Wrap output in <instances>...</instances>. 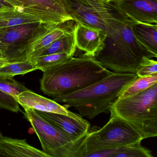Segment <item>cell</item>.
Segmentation results:
<instances>
[{"mask_svg": "<svg viewBox=\"0 0 157 157\" xmlns=\"http://www.w3.org/2000/svg\"><path fill=\"white\" fill-rule=\"evenodd\" d=\"M24 109L43 151L49 157H82L83 145L89 132L81 137H74L46 120L35 110Z\"/></svg>", "mask_w": 157, "mask_h": 157, "instance_id": "obj_5", "label": "cell"}, {"mask_svg": "<svg viewBox=\"0 0 157 157\" xmlns=\"http://www.w3.org/2000/svg\"><path fill=\"white\" fill-rule=\"evenodd\" d=\"M21 10L38 18L42 24L57 25L73 21L65 0H22Z\"/></svg>", "mask_w": 157, "mask_h": 157, "instance_id": "obj_8", "label": "cell"}, {"mask_svg": "<svg viewBox=\"0 0 157 157\" xmlns=\"http://www.w3.org/2000/svg\"><path fill=\"white\" fill-rule=\"evenodd\" d=\"M133 25V22L127 19L117 31L106 36L93 58L114 72L136 74L147 59L157 58V55L137 39Z\"/></svg>", "mask_w": 157, "mask_h": 157, "instance_id": "obj_2", "label": "cell"}, {"mask_svg": "<svg viewBox=\"0 0 157 157\" xmlns=\"http://www.w3.org/2000/svg\"><path fill=\"white\" fill-rule=\"evenodd\" d=\"M14 8H15L14 7L8 5L0 0V11L10 10H13Z\"/></svg>", "mask_w": 157, "mask_h": 157, "instance_id": "obj_25", "label": "cell"}, {"mask_svg": "<svg viewBox=\"0 0 157 157\" xmlns=\"http://www.w3.org/2000/svg\"><path fill=\"white\" fill-rule=\"evenodd\" d=\"M10 63V62L8 61L6 59H4L0 58V67H2L8 63Z\"/></svg>", "mask_w": 157, "mask_h": 157, "instance_id": "obj_26", "label": "cell"}, {"mask_svg": "<svg viewBox=\"0 0 157 157\" xmlns=\"http://www.w3.org/2000/svg\"><path fill=\"white\" fill-rule=\"evenodd\" d=\"M69 14L75 22L101 31L108 35L127 20L112 2L101 0H65Z\"/></svg>", "mask_w": 157, "mask_h": 157, "instance_id": "obj_6", "label": "cell"}, {"mask_svg": "<svg viewBox=\"0 0 157 157\" xmlns=\"http://www.w3.org/2000/svg\"><path fill=\"white\" fill-rule=\"evenodd\" d=\"M36 70L34 64L29 60L10 62L0 67V75L13 77L17 75H25Z\"/></svg>", "mask_w": 157, "mask_h": 157, "instance_id": "obj_21", "label": "cell"}, {"mask_svg": "<svg viewBox=\"0 0 157 157\" xmlns=\"http://www.w3.org/2000/svg\"><path fill=\"white\" fill-rule=\"evenodd\" d=\"M111 117L125 120L143 139L157 136V83L132 96L118 98L111 106Z\"/></svg>", "mask_w": 157, "mask_h": 157, "instance_id": "obj_4", "label": "cell"}, {"mask_svg": "<svg viewBox=\"0 0 157 157\" xmlns=\"http://www.w3.org/2000/svg\"><path fill=\"white\" fill-rule=\"evenodd\" d=\"M139 132L125 120L111 117L102 128L89 132L83 147L82 157L113 148L141 142Z\"/></svg>", "mask_w": 157, "mask_h": 157, "instance_id": "obj_7", "label": "cell"}, {"mask_svg": "<svg viewBox=\"0 0 157 157\" xmlns=\"http://www.w3.org/2000/svg\"><path fill=\"white\" fill-rule=\"evenodd\" d=\"M28 90L13 77L0 75V107L14 113L22 112L16 96Z\"/></svg>", "mask_w": 157, "mask_h": 157, "instance_id": "obj_14", "label": "cell"}, {"mask_svg": "<svg viewBox=\"0 0 157 157\" xmlns=\"http://www.w3.org/2000/svg\"><path fill=\"white\" fill-rule=\"evenodd\" d=\"M157 73V62L149 59L144 62L136 72L138 77H147Z\"/></svg>", "mask_w": 157, "mask_h": 157, "instance_id": "obj_23", "label": "cell"}, {"mask_svg": "<svg viewBox=\"0 0 157 157\" xmlns=\"http://www.w3.org/2000/svg\"><path fill=\"white\" fill-rule=\"evenodd\" d=\"M42 117L71 136L81 137L88 134L90 123L81 115L73 113L70 115L36 111Z\"/></svg>", "mask_w": 157, "mask_h": 157, "instance_id": "obj_11", "label": "cell"}, {"mask_svg": "<svg viewBox=\"0 0 157 157\" xmlns=\"http://www.w3.org/2000/svg\"><path fill=\"white\" fill-rule=\"evenodd\" d=\"M133 31L137 39L157 55V25L133 22Z\"/></svg>", "mask_w": 157, "mask_h": 157, "instance_id": "obj_17", "label": "cell"}, {"mask_svg": "<svg viewBox=\"0 0 157 157\" xmlns=\"http://www.w3.org/2000/svg\"><path fill=\"white\" fill-rule=\"evenodd\" d=\"M42 23L36 16L15 8L10 10L0 11V29L27 24Z\"/></svg>", "mask_w": 157, "mask_h": 157, "instance_id": "obj_18", "label": "cell"}, {"mask_svg": "<svg viewBox=\"0 0 157 157\" xmlns=\"http://www.w3.org/2000/svg\"><path fill=\"white\" fill-rule=\"evenodd\" d=\"M137 78L135 73L113 72L84 89L52 98L56 101L74 107L82 116L92 119L102 113H109L122 91Z\"/></svg>", "mask_w": 157, "mask_h": 157, "instance_id": "obj_3", "label": "cell"}, {"mask_svg": "<svg viewBox=\"0 0 157 157\" xmlns=\"http://www.w3.org/2000/svg\"><path fill=\"white\" fill-rule=\"evenodd\" d=\"M112 3L132 21L157 24V0H113Z\"/></svg>", "mask_w": 157, "mask_h": 157, "instance_id": "obj_10", "label": "cell"}, {"mask_svg": "<svg viewBox=\"0 0 157 157\" xmlns=\"http://www.w3.org/2000/svg\"><path fill=\"white\" fill-rule=\"evenodd\" d=\"M8 5L12 6L14 8L21 9V5L16 0H1Z\"/></svg>", "mask_w": 157, "mask_h": 157, "instance_id": "obj_24", "label": "cell"}, {"mask_svg": "<svg viewBox=\"0 0 157 157\" xmlns=\"http://www.w3.org/2000/svg\"><path fill=\"white\" fill-rule=\"evenodd\" d=\"M101 1L105 2H112L113 1V0H101Z\"/></svg>", "mask_w": 157, "mask_h": 157, "instance_id": "obj_27", "label": "cell"}, {"mask_svg": "<svg viewBox=\"0 0 157 157\" xmlns=\"http://www.w3.org/2000/svg\"><path fill=\"white\" fill-rule=\"evenodd\" d=\"M71 57H72L65 53L51 54L36 58L33 63L36 69L44 72L56 65L65 62Z\"/></svg>", "mask_w": 157, "mask_h": 157, "instance_id": "obj_22", "label": "cell"}, {"mask_svg": "<svg viewBox=\"0 0 157 157\" xmlns=\"http://www.w3.org/2000/svg\"><path fill=\"white\" fill-rule=\"evenodd\" d=\"M49 157L43 151L29 145L26 139L0 135V157Z\"/></svg>", "mask_w": 157, "mask_h": 157, "instance_id": "obj_15", "label": "cell"}, {"mask_svg": "<svg viewBox=\"0 0 157 157\" xmlns=\"http://www.w3.org/2000/svg\"><path fill=\"white\" fill-rule=\"evenodd\" d=\"M157 83V73L147 77H138L124 88L118 98H125L138 93Z\"/></svg>", "mask_w": 157, "mask_h": 157, "instance_id": "obj_20", "label": "cell"}, {"mask_svg": "<svg viewBox=\"0 0 157 157\" xmlns=\"http://www.w3.org/2000/svg\"><path fill=\"white\" fill-rule=\"evenodd\" d=\"M16 100L24 109L66 115H70L73 113L56 101L41 96L29 90L18 94L16 96Z\"/></svg>", "mask_w": 157, "mask_h": 157, "instance_id": "obj_13", "label": "cell"}, {"mask_svg": "<svg viewBox=\"0 0 157 157\" xmlns=\"http://www.w3.org/2000/svg\"><path fill=\"white\" fill-rule=\"evenodd\" d=\"M43 72L40 81L41 90L52 97L79 90L113 73L93 58L84 55L72 57Z\"/></svg>", "mask_w": 157, "mask_h": 157, "instance_id": "obj_1", "label": "cell"}, {"mask_svg": "<svg viewBox=\"0 0 157 157\" xmlns=\"http://www.w3.org/2000/svg\"><path fill=\"white\" fill-rule=\"evenodd\" d=\"M42 23L27 24L0 29V58L21 61L19 50Z\"/></svg>", "mask_w": 157, "mask_h": 157, "instance_id": "obj_9", "label": "cell"}, {"mask_svg": "<svg viewBox=\"0 0 157 157\" xmlns=\"http://www.w3.org/2000/svg\"><path fill=\"white\" fill-rule=\"evenodd\" d=\"M151 151L141 146V142L94 152L87 157H152Z\"/></svg>", "mask_w": 157, "mask_h": 157, "instance_id": "obj_16", "label": "cell"}, {"mask_svg": "<svg viewBox=\"0 0 157 157\" xmlns=\"http://www.w3.org/2000/svg\"><path fill=\"white\" fill-rule=\"evenodd\" d=\"M73 32L76 48L89 57L93 58L101 48L106 36L101 30L79 22H76Z\"/></svg>", "mask_w": 157, "mask_h": 157, "instance_id": "obj_12", "label": "cell"}, {"mask_svg": "<svg viewBox=\"0 0 157 157\" xmlns=\"http://www.w3.org/2000/svg\"><path fill=\"white\" fill-rule=\"evenodd\" d=\"M73 30L59 38L42 50L37 57L59 53H65L73 57L77 49Z\"/></svg>", "mask_w": 157, "mask_h": 157, "instance_id": "obj_19", "label": "cell"}, {"mask_svg": "<svg viewBox=\"0 0 157 157\" xmlns=\"http://www.w3.org/2000/svg\"><path fill=\"white\" fill-rule=\"evenodd\" d=\"M19 3H20V5H21V1L22 0H16Z\"/></svg>", "mask_w": 157, "mask_h": 157, "instance_id": "obj_28", "label": "cell"}]
</instances>
